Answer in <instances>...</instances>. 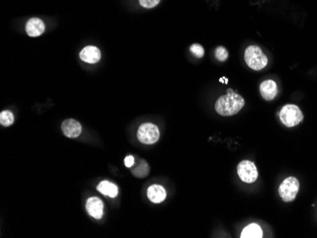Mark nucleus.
Wrapping results in <instances>:
<instances>
[{
    "label": "nucleus",
    "instance_id": "obj_12",
    "mask_svg": "<svg viewBox=\"0 0 317 238\" xmlns=\"http://www.w3.org/2000/svg\"><path fill=\"white\" fill-rule=\"evenodd\" d=\"M147 196L153 203H161L166 198V189L162 185H151L147 190Z\"/></svg>",
    "mask_w": 317,
    "mask_h": 238
},
{
    "label": "nucleus",
    "instance_id": "obj_14",
    "mask_svg": "<svg viewBox=\"0 0 317 238\" xmlns=\"http://www.w3.org/2000/svg\"><path fill=\"white\" fill-rule=\"evenodd\" d=\"M97 191L101 194L110 197H116L118 196V187L114 183L110 182H102L97 186Z\"/></svg>",
    "mask_w": 317,
    "mask_h": 238
},
{
    "label": "nucleus",
    "instance_id": "obj_3",
    "mask_svg": "<svg viewBox=\"0 0 317 238\" xmlns=\"http://www.w3.org/2000/svg\"><path fill=\"white\" fill-rule=\"evenodd\" d=\"M281 123L287 127L298 126L303 121V113L295 105H287L282 107L279 113Z\"/></svg>",
    "mask_w": 317,
    "mask_h": 238
},
{
    "label": "nucleus",
    "instance_id": "obj_4",
    "mask_svg": "<svg viewBox=\"0 0 317 238\" xmlns=\"http://www.w3.org/2000/svg\"><path fill=\"white\" fill-rule=\"evenodd\" d=\"M298 191H299V182L294 177H289L285 179L278 188L279 196L285 202L293 201L298 194Z\"/></svg>",
    "mask_w": 317,
    "mask_h": 238
},
{
    "label": "nucleus",
    "instance_id": "obj_7",
    "mask_svg": "<svg viewBox=\"0 0 317 238\" xmlns=\"http://www.w3.org/2000/svg\"><path fill=\"white\" fill-rule=\"evenodd\" d=\"M86 209L89 215L96 219H101L104 214V203L99 197L93 196L86 200Z\"/></svg>",
    "mask_w": 317,
    "mask_h": 238
},
{
    "label": "nucleus",
    "instance_id": "obj_16",
    "mask_svg": "<svg viewBox=\"0 0 317 238\" xmlns=\"http://www.w3.org/2000/svg\"><path fill=\"white\" fill-rule=\"evenodd\" d=\"M14 116L9 110H4L0 113V125L3 126H10L14 124Z\"/></svg>",
    "mask_w": 317,
    "mask_h": 238
},
{
    "label": "nucleus",
    "instance_id": "obj_6",
    "mask_svg": "<svg viewBox=\"0 0 317 238\" xmlns=\"http://www.w3.org/2000/svg\"><path fill=\"white\" fill-rule=\"evenodd\" d=\"M237 175L245 183H254L259 178V172L256 164L250 160H242L237 165Z\"/></svg>",
    "mask_w": 317,
    "mask_h": 238
},
{
    "label": "nucleus",
    "instance_id": "obj_18",
    "mask_svg": "<svg viewBox=\"0 0 317 238\" xmlns=\"http://www.w3.org/2000/svg\"><path fill=\"white\" fill-rule=\"evenodd\" d=\"M190 52L197 58H202V57H203V55H204V49L200 44H193V45H191Z\"/></svg>",
    "mask_w": 317,
    "mask_h": 238
},
{
    "label": "nucleus",
    "instance_id": "obj_5",
    "mask_svg": "<svg viewBox=\"0 0 317 238\" xmlns=\"http://www.w3.org/2000/svg\"><path fill=\"white\" fill-rule=\"evenodd\" d=\"M137 137L144 144H153L160 139V130L151 123H145L139 127Z\"/></svg>",
    "mask_w": 317,
    "mask_h": 238
},
{
    "label": "nucleus",
    "instance_id": "obj_19",
    "mask_svg": "<svg viewBox=\"0 0 317 238\" xmlns=\"http://www.w3.org/2000/svg\"><path fill=\"white\" fill-rule=\"evenodd\" d=\"M161 0H139L140 4L144 7V8H147V9H151L156 7Z\"/></svg>",
    "mask_w": 317,
    "mask_h": 238
},
{
    "label": "nucleus",
    "instance_id": "obj_8",
    "mask_svg": "<svg viewBox=\"0 0 317 238\" xmlns=\"http://www.w3.org/2000/svg\"><path fill=\"white\" fill-rule=\"evenodd\" d=\"M61 128H62L64 135L70 139H74V138L79 137L82 132V126L80 125V123H78L77 121H75L73 119L65 120L62 124Z\"/></svg>",
    "mask_w": 317,
    "mask_h": 238
},
{
    "label": "nucleus",
    "instance_id": "obj_11",
    "mask_svg": "<svg viewBox=\"0 0 317 238\" xmlns=\"http://www.w3.org/2000/svg\"><path fill=\"white\" fill-rule=\"evenodd\" d=\"M45 31V24L40 18H30L26 24V32L29 36L37 37Z\"/></svg>",
    "mask_w": 317,
    "mask_h": 238
},
{
    "label": "nucleus",
    "instance_id": "obj_1",
    "mask_svg": "<svg viewBox=\"0 0 317 238\" xmlns=\"http://www.w3.org/2000/svg\"><path fill=\"white\" fill-rule=\"evenodd\" d=\"M245 105V101L240 95L229 88L227 94L217 100L215 109L221 116H233L239 112Z\"/></svg>",
    "mask_w": 317,
    "mask_h": 238
},
{
    "label": "nucleus",
    "instance_id": "obj_13",
    "mask_svg": "<svg viewBox=\"0 0 317 238\" xmlns=\"http://www.w3.org/2000/svg\"><path fill=\"white\" fill-rule=\"evenodd\" d=\"M241 238H263V232L261 227L257 223H252L246 226L240 235Z\"/></svg>",
    "mask_w": 317,
    "mask_h": 238
},
{
    "label": "nucleus",
    "instance_id": "obj_15",
    "mask_svg": "<svg viewBox=\"0 0 317 238\" xmlns=\"http://www.w3.org/2000/svg\"><path fill=\"white\" fill-rule=\"evenodd\" d=\"M149 173V166L146 161L142 160L137 168L132 170V174L137 178H145Z\"/></svg>",
    "mask_w": 317,
    "mask_h": 238
},
{
    "label": "nucleus",
    "instance_id": "obj_9",
    "mask_svg": "<svg viewBox=\"0 0 317 238\" xmlns=\"http://www.w3.org/2000/svg\"><path fill=\"white\" fill-rule=\"evenodd\" d=\"M259 91L261 94L262 98L266 101H272L276 98L278 93V88L275 81L273 80H266L264 81L260 86Z\"/></svg>",
    "mask_w": 317,
    "mask_h": 238
},
{
    "label": "nucleus",
    "instance_id": "obj_20",
    "mask_svg": "<svg viewBox=\"0 0 317 238\" xmlns=\"http://www.w3.org/2000/svg\"><path fill=\"white\" fill-rule=\"evenodd\" d=\"M135 163V159H134V157L132 156H128L124 159V165L127 167V168H130L134 165Z\"/></svg>",
    "mask_w": 317,
    "mask_h": 238
},
{
    "label": "nucleus",
    "instance_id": "obj_17",
    "mask_svg": "<svg viewBox=\"0 0 317 238\" xmlns=\"http://www.w3.org/2000/svg\"><path fill=\"white\" fill-rule=\"evenodd\" d=\"M215 56L219 61L224 62L227 60V58L229 56V53H228V51L224 47L220 46L215 50Z\"/></svg>",
    "mask_w": 317,
    "mask_h": 238
},
{
    "label": "nucleus",
    "instance_id": "obj_2",
    "mask_svg": "<svg viewBox=\"0 0 317 238\" xmlns=\"http://www.w3.org/2000/svg\"><path fill=\"white\" fill-rule=\"evenodd\" d=\"M244 59L249 68L254 70H261L266 68L268 58L258 46H250L245 50Z\"/></svg>",
    "mask_w": 317,
    "mask_h": 238
},
{
    "label": "nucleus",
    "instance_id": "obj_10",
    "mask_svg": "<svg viewBox=\"0 0 317 238\" xmlns=\"http://www.w3.org/2000/svg\"><path fill=\"white\" fill-rule=\"evenodd\" d=\"M81 60L88 63V64H95L101 59V52L100 50L94 46H87L84 48L80 53Z\"/></svg>",
    "mask_w": 317,
    "mask_h": 238
}]
</instances>
